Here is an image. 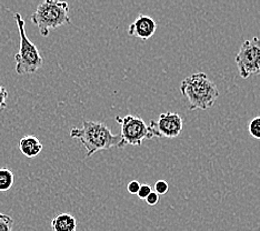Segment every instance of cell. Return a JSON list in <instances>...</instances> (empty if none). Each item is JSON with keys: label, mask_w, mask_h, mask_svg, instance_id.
Here are the masks:
<instances>
[{"label": "cell", "mask_w": 260, "mask_h": 231, "mask_svg": "<svg viewBox=\"0 0 260 231\" xmlns=\"http://www.w3.org/2000/svg\"><path fill=\"white\" fill-rule=\"evenodd\" d=\"M69 135L72 138L78 139L86 148V158L91 157L98 151L108 150L114 147L123 148L120 136L112 134L109 127L103 122L85 120L81 128H73Z\"/></svg>", "instance_id": "obj_1"}, {"label": "cell", "mask_w": 260, "mask_h": 231, "mask_svg": "<svg viewBox=\"0 0 260 231\" xmlns=\"http://www.w3.org/2000/svg\"><path fill=\"white\" fill-rule=\"evenodd\" d=\"M180 92L189 103V110H207L214 107L219 90L205 73L186 77L180 85Z\"/></svg>", "instance_id": "obj_2"}, {"label": "cell", "mask_w": 260, "mask_h": 231, "mask_svg": "<svg viewBox=\"0 0 260 231\" xmlns=\"http://www.w3.org/2000/svg\"><path fill=\"white\" fill-rule=\"evenodd\" d=\"M31 22L38 28L41 36L48 37L54 29L72 23L68 3L64 0H44L32 14Z\"/></svg>", "instance_id": "obj_3"}, {"label": "cell", "mask_w": 260, "mask_h": 231, "mask_svg": "<svg viewBox=\"0 0 260 231\" xmlns=\"http://www.w3.org/2000/svg\"><path fill=\"white\" fill-rule=\"evenodd\" d=\"M14 18L20 36L19 51L15 55L16 73L18 75L35 74L39 68L43 67L44 59L37 47L27 37L25 27L26 23L22 16L19 13H16Z\"/></svg>", "instance_id": "obj_4"}, {"label": "cell", "mask_w": 260, "mask_h": 231, "mask_svg": "<svg viewBox=\"0 0 260 231\" xmlns=\"http://www.w3.org/2000/svg\"><path fill=\"white\" fill-rule=\"evenodd\" d=\"M242 79L260 75V38L255 36L245 40L235 58Z\"/></svg>", "instance_id": "obj_5"}, {"label": "cell", "mask_w": 260, "mask_h": 231, "mask_svg": "<svg viewBox=\"0 0 260 231\" xmlns=\"http://www.w3.org/2000/svg\"><path fill=\"white\" fill-rule=\"evenodd\" d=\"M116 121L121 124V135L123 148L126 146H140L145 140L152 139L148 124L140 117L128 115L116 117Z\"/></svg>", "instance_id": "obj_6"}, {"label": "cell", "mask_w": 260, "mask_h": 231, "mask_svg": "<svg viewBox=\"0 0 260 231\" xmlns=\"http://www.w3.org/2000/svg\"><path fill=\"white\" fill-rule=\"evenodd\" d=\"M148 128L152 138H176L182 133L184 121L179 114L167 111L158 120H150Z\"/></svg>", "instance_id": "obj_7"}, {"label": "cell", "mask_w": 260, "mask_h": 231, "mask_svg": "<svg viewBox=\"0 0 260 231\" xmlns=\"http://www.w3.org/2000/svg\"><path fill=\"white\" fill-rule=\"evenodd\" d=\"M157 27V22L153 20V18L146 15H139L128 27V34L141 40H148L155 35Z\"/></svg>", "instance_id": "obj_8"}, {"label": "cell", "mask_w": 260, "mask_h": 231, "mask_svg": "<svg viewBox=\"0 0 260 231\" xmlns=\"http://www.w3.org/2000/svg\"><path fill=\"white\" fill-rule=\"evenodd\" d=\"M19 149L27 158H35L43 150V144L34 135H27L20 139Z\"/></svg>", "instance_id": "obj_9"}, {"label": "cell", "mask_w": 260, "mask_h": 231, "mask_svg": "<svg viewBox=\"0 0 260 231\" xmlns=\"http://www.w3.org/2000/svg\"><path fill=\"white\" fill-rule=\"evenodd\" d=\"M51 228L54 231H77L76 218L67 212L60 213L52 219Z\"/></svg>", "instance_id": "obj_10"}, {"label": "cell", "mask_w": 260, "mask_h": 231, "mask_svg": "<svg viewBox=\"0 0 260 231\" xmlns=\"http://www.w3.org/2000/svg\"><path fill=\"white\" fill-rule=\"evenodd\" d=\"M15 176L10 169L3 167L0 168V192L8 191L14 186Z\"/></svg>", "instance_id": "obj_11"}, {"label": "cell", "mask_w": 260, "mask_h": 231, "mask_svg": "<svg viewBox=\"0 0 260 231\" xmlns=\"http://www.w3.org/2000/svg\"><path fill=\"white\" fill-rule=\"evenodd\" d=\"M14 219L6 213L0 212V231H13Z\"/></svg>", "instance_id": "obj_12"}, {"label": "cell", "mask_w": 260, "mask_h": 231, "mask_svg": "<svg viewBox=\"0 0 260 231\" xmlns=\"http://www.w3.org/2000/svg\"><path fill=\"white\" fill-rule=\"evenodd\" d=\"M248 131L253 138L260 139V116L253 118L248 126Z\"/></svg>", "instance_id": "obj_13"}, {"label": "cell", "mask_w": 260, "mask_h": 231, "mask_svg": "<svg viewBox=\"0 0 260 231\" xmlns=\"http://www.w3.org/2000/svg\"><path fill=\"white\" fill-rule=\"evenodd\" d=\"M168 189H169L168 183L165 180H158L155 183V192L159 195L166 194L167 191H168Z\"/></svg>", "instance_id": "obj_14"}, {"label": "cell", "mask_w": 260, "mask_h": 231, "mask_svg": "<svg viewBox=\"0 0 260 231\" xmlns=\"http://www.w3.org/2000/svg\"><path fill=\"white\" fill-rule=\"evenodd\" d=\"M152 192V188L149 185H141L137 197L140 199H146Z\"/></svg>", "instance_id": "obj_15"}, {"label": "cell", "mask_w": 260, "mask_h": 231, "mask_svg": "<svg viewBox=\"0 0 260 231\" xmlns=\"http://www.w3.org/2000/svg\"><path fill=\"white\" fill-rule=\"evenodd\" d=\"M140 186H141V185H140V183H139L137 180H133V181H130V182L128 183L127 190H128V192H129L130 194L137 195V193H138V191H139Z\"/></svg>", "instance_id": "obj_16"}, {"label": "cell", "mask_w": 260, "mask_h": 231, "mask_svg": "<svg viewBox=\"0 0 260 231\" xmlns=\"http://www.w3.org/2000/svg\"><path fill=\"white\" fill-rule=\"evenodd\" d=\"M8 97V91L5 87L0 86V110L5 109L7 107V104H6V99Z\"/></svg>", "instance_id": "obj_17"}, {"label": "cell", "mask_w": 260, "mask_h": 231, "mask_svg": "<svg viewBox=\"0 0 260 231\" xmlns=\"http://www.w3.org/2000/svg\"><path fill=\"white\" fill-rule=\"evenodd\" d=\"M145 200L147 201V204H148L149 206H155L158 204V201H159V194H157L155 191H152Z\"/></svg>", "instance_id": "obj_18"}]
</instances>
